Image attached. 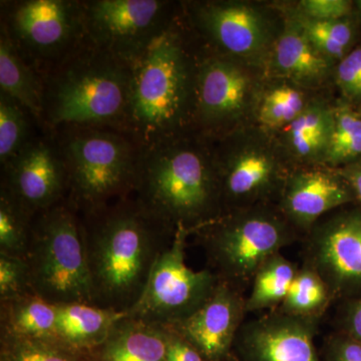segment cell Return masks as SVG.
Segmentation results:
<instances>
[{
    "label": "cell",
    "instance_id": "2",
    "mask_svg": "<svg viewBox=\"0 0 361 361\" xmlns=\"http://www.w3.org/2000/svg\"><path fill=\"white\" fill-rule=\"evenodd\" d=\"M180 137L140 146L130 197L149 216L175 231L194 234L222 215L217 171Z\"/></svg>",
    "mask_w": 361,
    "mask_h": 361
},
{
    "label": "cell",
    "instance_id": "13",
    "mask_svg": "<svg viewBox=\"0 0 361 361\" xmlns=\"http://www.w3.org/2000/svg\"><path fill=\"white\" fill-rule=\"evenodd\" d=\"M320 320L266 311L240 327L233 355L238 361H322L315 345Z\"/></svg>",
    "mask_w": 361,
    "mask_h": 361
},
{
    "label": "cell",
    "instance_id": "4",
    "mask_svg": "<svg viewBox=\"0 0 361 361\" xmlns=\"http://www.w3.org/2000/svg\"><path fill=\"white\" fill-rule=\"evenodd\" d=\"M130 80L132 65L87 42L44 78V122L121 132Z\"/></svg>",
    "mask_w": 361,
    "mask_h": 361
},
{
    "label": "cell",
    "instance_id": "41",
    "mask_svg": "<svg viewBox=\"0 0 361 361\" xmlns=\"http://www.w3.org/2000/svg\"><path fill=\"white\" fill-rule=\"evenodd\" d=\"M358 4H360V8H361V1L358 2Z\"/></svg>",
    "mask_w": 361,
    "mask_h": 361
},
{
    "label": "cell",
    "instance_id": "10",
    "mask_svg": "<svg viewBox=\"0 0 361 361\" xmlns=\"http://www.w3.org/2000/svg\"><path fill=\"white\" fill-rule=\"evenodd\" d=\"M161 0L82 1L87 42L132 65L171 23Z\"/></svg>",
    "mask_w": 361,
    "mask_h": 361
},
{
    "label": "cell",
    "instance_id": "12",
    "mask_svg": "<svg viewBox=\"0 0 361 361\" xmlns=\"http://www.w3.org/2000/svg\"><path fill=\"white\" fill-rule=\"evenodd\" d=\"M2 168V189L35 217L68 199V170L56 140L33 137Z\"/></svg>",
    "mask_w": 361,
    "mask_h": 361
},
{
    "label": "cell",
    "instance_id": "36",
    "mask_svg": "<svg viewBox=\"0 0 361 361\" xmlns=\"http://www.w3.org/2000/svg\"><path fill=\"white\" fill-rule=\"evenodd\" d=\"M303 16L318 20H338L348 13L350 4L345 0H304Z\"/></svg>",
    "mask_w": 361,
    "mask_h": 361
},
{
    "label": "cell",
    "instance_id": "17",
    "mask_svg": "<svg viewBox=\"0 0 361 361\" xmlns=\"http://www.w3.org/2000/svg\"><path fill=\"white\" fill-rule=\"evenodd\" d=\"M197 20L220 47L237 56H251L265 40L263 21L251 7L239 4H203Z\"/></svg>",
    "mask_w": 361,
    "mask_h": 361
},
{
    "label": "cell",
    "instance_id": "18",
    "mask_svg": "<svg viewBox=\"0 0 361 361\" xmlns=\"http://www.w3.org/2000/svg\"><path fill=\"white\" fill-rule=\"evenodd\" d=\"M56 308V341L89 355L106 341L116 323L128 315L89 303L65 304Z\"/></svg>",
    "mask_w": 361,
    "mask_h": 361
},
{
    "label": "cell",
    "instance_id": "32",
    "mask_svg": "<svg viewBox=\"0 0 361 361\" xmlns=\"http://www.w3.org/2000/svg\"><path fill=\"white\" fill-rule=\"evenodd\" d=\"M334 118L326 111L315 106L305 109L300 116L290 123L289 141L301 137H317L329 142Z\"/></svg>",
    "mask_w": 361,
    "mask_h": 361
},
{
    "label": "cell",
    "instance_id": "29",
    "mask_svg": "<svg viewBox=\"0 0 361 361\" xmlns=\"http://www.w3.org/2000/svg\"><path fill=\"white\" fill-rule=\"evenodd\" d=\"M296 25L311 44L326 58L341 56L353 37L350 25L341 20H318L302 16Z\"/></svg>",
    "mask_w": 361,
    "mask_h": 361
},
{
    "label": "cell",
    "instance_id": "40",
    "mask_svg": "<svg viewBox=\"0 0 361 361\" xmlns=\"http://www.w3.org/2000/svg\"><path fill=\"white\" fill-rule=\"evenodd\" d=\"M224 361H238L236 360V357H235L234 355H233V353L231 355L229 356V357L227 358V360H225Z\"/></svg>",
    "mask_w": 361,
    "mask_h": 361
},
{
    "label": "cell",
    "instance_id": "3",
    "mask_svg": "<svg viewBox=\"0 0 361 361\" xmlns=\"http://www.w3.org/2000/svg\"><path fill=\"white\" fill-rule=\"evenodd\" d=\"M173 23L132 63L122 130L140 146L179 137L192 106L197 110L198 71Z\"/></svg>",
    "mask_w": 361,
    "mask_h": 361
},
{
    "label": "cell",
    "instance_id": "1",
    "mask_svg": "<svg viewBox=\"0 0 361 361\" xmlns=\"http://www.w3.org/2000/svg\"><path fill=\"white\" fill-rule=\"evenodd\" d=\"M80 215L94 304L128 313L141 298L175 231L154 219L133 197Z\"/></svg>",
    "mask_w": 361,
    "mask_h": 361
},
{
    "label": "cell",
    "instance_id": "39",
    "mask_svg": "<svg viewBox=\"0 0 361 361\" xmlns=\"http://www.w3.org/2000/svg\"><path fill=\"white\" fill-rule=\"evenodd\" d=\"M341 176L353 190L355 198L361 202V163L342 171Z\"/></svg>",
    "mask_w": 361,
    "mask_h": 361
},
{
    "label": "cell",
    "instance_id": "27",
    "mask_svg": "<svg viewBox=\"0 0 361 361\" xmlns=\"http://www.w3.org/2000/svg\"><path fill=\"white\" fill-rule=\"evenodd\" d=\"M0 361H94L56 341L0 334Z\"/></svg>",
    "mask_w": 361,
    "mask_h": 361
},
{
    "label": "cell",
    "instance_id": "25",
    "mask_svg": "<svg viewBox=\"0 0 361 361\" xmlns=\"http://www.w3.org/2000/svg\"><path fill=\"white\" fill-rule=\"evenodd\" d=\"M329 287L307 263L299 267L288 293L276 308L285 314L304 318H319L334 302Z\"/></svg>",
    "mask_w": 361,
    "mask_h": 361
},
{
    "label": "cell",
    "instance_id": "30",
    "mask_svg": "<svg viewBox=\"0 0 361 361\" xmlns=\"http://www.w3.org/2000/svg\"><path fill=\"white\" fill-rule=\"evenodd\" d=\"M304 110L303 97L298 90L278 87L266 96L259 118L268 127H280L295 121Z\"/></svg>",
    "mask_w": 361,
    "mask_h": 361
},
{
    "label": "cell",
    "instance_id": "19",
    "mask_svg": "<svg viewBox=\"0 0 361 361\" xmlns=\"http://www.w3.org/2000/svg\"><path fill=\"white\" fill-rule=\"evenodd\" d=\"M94 361H169L163 327L127 315L90 353Z\"/></svg>",
    "mask_w": 361,
    "mask_h": 361
},
{
    "label": "cell",
    "instance_id": "5",
    "mask_svg": "<svg viewBox=\"0 0 361 361\" xmlns=\"http://www.w3.org/2000/svg\"><path fill=\"white\" fill-rule=\"evenodd\" d=\"M25 259L32 291L44 300L94 304L84 223L68 200L33 218Z\"/></svg>",
    "mask_w": 361,
    "mask_h": 361
},
{
    "label": "cell",
    "instance_id": "33",
    "mask_svg": "<svg viewBox=\"0 0 361 361\" xmlns=\"http://www.w3.org/2000/svg\"><path fill=\"white\" fill-rule=\"evenodd\" d=\"M322 361H361V342L336 331L323 342Z\"/></svg>",
    "mask_w": 361,
    "mask_h": 361
},
{
    "label": "cell",
    "instance_id": "16",
    "mask_svg": "<svg viewBox=\"0 0 361 361\" xmlns=\"http://www.w3.org/2000/svg\"><path fill=\"white\" fill-rule=\"evenodd\" d=\"M249 90V78L238 65L223 58L206 59L197 78V116L208 127L231 122L245 108Z\"/></svg>",
    "mask_w": 361,
    "mask_h": 361
},
{
    "label": "cell",
    "instance_id": "7",
    "mask_svg": "<svg viewBox=\"0 0 361 361\" xmlns=\"http://www.w3.org/2000/svg\"><path fill=\"white\" fill-rule=\"evenodd\" d=\"M208 268L221 281L245 290L266 260L296 241V229L282 213L236 209L194 233Z\"/></svg>",
    "mask_w": 361,
    "mask_h": 361
},
{
    "label": "cell",
    "instance_id": "9",
    "mask_svg": "<svg viewBox=\"0 0 361 361\" xmlns=\"http://www.w3.org/2000/svg\"><path fill=\"white\" fill-rule=\"evenodd\" d=\"M190 232L177 228L170 244L157 259L141 298L128 312L130 317L158 325L185 319L205 302L220 279L209 268L196 271L186 264Z\"/></svg>",
    "mask_w": 361,
    "mask_h": 361
},
{
    "label": "cell",
    "instance_id": "37",
    "mask_svg": "<svg viewBox=\"0 0 361 361\" xmlns=\"http://www.w3.org/2000/svg\"><path fill=\"white\" fill-rule=\"evenodd\" d=\"M167 341L169 361H208L193 344L171 325H161Z\"/></svg>",
    "mask_w": 361,
    "mask_h": 361
},
{
    "label": "cell",
    "instance_id": "35",
    "mask_svg": "<svg viewBox=\"0 0 361 361\" xmlns=\"http://www.w3.org/2000/svg\"><path fill=\"white\" fill-rule=\"evenodd\" d=\"M361 135V118L350 111L341 110L334 118L326 152ZM325 152V153H326Z\"/></svg>",
    "mask_w": 361,
    "mask_h": 361
},
{
    "label": "cell",
    "instance_id": "6",
    "mask_svg": "<svg viewBox=\"0 0 361 361\" xmlns=\"http://www.w3.org/2000/svg\"><path fill=\"white\" fill-rule=\"evenodd\" d=\"M58 144L70 183L66 200L89 214L130 197L140 145L125 133L99 128H68Z\"/></svg>",
    "mask_w": 361,
    "mask_h": 361
},
{
    "label": "cell",
    "instance_id": "11",
    "mask_svg": "<svg viewBox=\"0 0 361 361\" xmlns=\"http://www.w3.org/2000/svg\"><path fill=\"white\" fill-rule=\"evenodd\" d=\"M304 263L329 287L334 300L361 297V214H339L307 233Z\"/></svg>",
    "mask_w": 361,
    "mask_h": 361
},
{
    "label": "cell",
    "instance_id": "24",
    "mask_svg": "<svg viewBox=\"0 0 361 361\" xmlns=\"http://www.w3.org/2000/svg\"><path fill=\"white\" fill-rule=\"evenodd\" d=\"M299 266L280 253L266 259L252 280L246 312L276 310L288 293Z\"/></svg>",
    "mask_w": 361,
    "mask_h": 361
},
{
    "label": "cell",
    "instance_id": "28",
    "mask_svg": "<svg viewBox=\"0 0 361 361\" xmlns=\"http://www.w3.org/2000/svg\"><path fill=\"white\" fill-rule=\"evenodd\" d=\"M28 111L0 92V163L6 165L32 139Z\"/></svg>",
    "mask_w": 361,
    "mask_h": 361
},
{
    "label": "cell",
    "instance_id": "15",
    "mask_svg": "<svg viewBox=\"0 0 361 361\" xmlns=\"http://www.w3.org/2000/svg\"><path fill=\"white\" fill-rule=\"evenodd\" d=\"M281 190L280 212L295 229L306 234L325 214L355 198L342 176L322 169L294 173Z\"/></svg>",
    "mask_w": 361,
    "mask_h": 361
},
{
    "label": "cell",
    "instance_id": "38",
    "mask_svg": "<svg viewBox=\"0 0 361 361\" xmlns=\"http://www.w3.org/2000/svg\"><path fill=\"white\" fill-rule=\"evenodd\" d=\"M341 302L337 331L361 342V297Z\"/></svg>",
    "mask_w": 361,
    "mask_h": 361
},
{
    "label": "cell",
    "instance_id": "8",
    "mask_svg": "<svg viewBox=\"0 0 361 361\" xmlns=\"http://www.w3.org/2000/svg\"><path fill=\"white\" fill-rule=\"evenodd\" d=\"M4 26L20 56L44 77L87 44L82 1L25 0L6 4Z\"/></svg>",
    "mask_w": 361,
    "mask_h": 361
},
{
    "label": "cell",
    "instance_id": "31",
    "mask_svg": "<svg viewBox=\"0 0 361 361\" xmlns=\"http://www.w3.org/2000/svg\"><path fill=\"white\" fill-rule=\"evenodd\" d=\"M33 292L25 258L0 254V302Z\"/></svg>",
    "mask_w": 361,
    "mask_h": 361
},
{
    "label": "cell",
    "instance_id": "22",
    "mask_svg": "<svg viewBox=\"0 0 361 361\" xmlns=\"http://www.w3.org/2000/svg\"><path fill=\"white\" fill-rule=\"evenodd\" d=\"M58 308L35 292L0 302V334L56 341Z\"/></svg>",
    "mask_w": 361,
    "mask_h": 361
},
{
    "label": "cell",
    "instance_id": "26",
    "mask_svg": "<svg viewBox=\"0 0 361 361\" xmlns=\"http://www.w3.org/2000/svg\"><path fill=\"white\" fill-rule=\"evenodd\" d=\"M35 216L0 190V254L25 258Z\"/></svg>",
    "mask_w": 361,
    "mask_h": 361
},
{
    "label": "cell",
    "instance_id": "23",
    "mask_svg": "<svg viewBox=\"0 0 361 361\" xmlns=\"http://www.w3.org/2000/svg\"><path fill=\"white\" fill-rule=\"evenodd\" d=\"M327 59L311 44L297 25L283 33L275 49L279 71L302 84L320 82L329 71Z\"/></svg>",
    "mask_w": 361,
    "mask_h": 361
},
{
    "label": "cell",
    "instance_id": "20",
    "mask_svg": "<svg viewBox=\"0 0 361 361\" xmlns=\"http://www.w3.org/2000/svg\"><path fill=\"white\" fill-rule=\"evenodd\" d=\"M216 171L222 199L234 203L264 197L276 182L274 163L260 152H244Z\"/></svg>",
    "mask_w": 361,
    "mask_h": 361
},
{
    "label": "cell",
    "instance_id": "21",
    "mask_svg": "<svg viewBox=\"0 0 361 361\" xmlns=\"http://www.w3.org/2000/svg\"><path fill=\"white\" fill-rule=\"evenodd\" d=\"M0 92L16 99L33 118L44 121V80L20 56L4 25L0 32Z\"/></svg>",
    "mask_w": 361,
    "mask_h": 361
},
{
    "label": "cell",
    "instance_id": "14",
    "mask_svg": "<svg viewBox=\"0 0 361 361\" xmlns=\"http://www.w3.org/2000/svg\"><path fill=\"white\" fill-rule=\"evenodd\" d=\"M244 292L221 281L191 315L171 324L208 361H224L232 355L240 327L245 322Z\"/></svg>",
    "mask_w": 361,
    "mask_h": 361
},
{
    "label": "cell",
    "instance_id": "34",
    "mask_svg": "<svg viewBox=\"0 0 361 361\" xmlns=\"http://www.w3.org/2000/svg\"><path fill=\"white\" fill-rule=\"evenodd\" d=\"M337 82L348 97L361 96V47L342 59L337 68Z\"/></svg>",
    "mask_w": 361,
    "mask_h": 361
}]
</instances>
